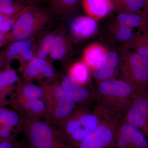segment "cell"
<instances>
[{"label":"cell","mask_w":148,"mask_h":148,"mask_svg":"<svg viewBox=\"0 0 148 148\" xmlns=\"http://www.w3.org/2000/svg\"><path fill=\"white\" fill-rule=\"evenodd\" d=\"M147 32L148 34V24L147 25Z\"/></svg>","instance_id":"d590c367"},{"label":"cell","mask_w":148,"mask_h":148,"mask_svg":"<svg viewBox=\"0 0 148 148\" xmlns=\"http://www.w3.org/2000/svg\"><path fill=\"white\" fill-rule=\"evenodd\" d=\"M82 3L86 12L95 18L107 16L114 8L113 0H82Z\"/></svg>","instance_id":"9a60e30c"},{"label":"cell","mask_w":148,"mask_h":148,"mask_svg":"<svg viewBox=\"0 0 148 148\" xmlns=\"http://www.w3.org/2000/svg\"><path fill=\"white\" fill-rule=\"evenodd\" d=\"M68 52V45L66 38L61 35H56L55 42L49 56L51 59L57 61L62 60Z\"/></svg>","instance_id":"4316f807"},{"label":"cell","mask_w":148,"mask_h":148,"mask_svg":"<svg viewBox=\"0 0 148 148\" xmlns=\"http://www.w3.org/2000/svg\"><path fill=\"white\" fill-rule=\"evenodd\" d=\"M119 122L103 114L97 127L73 148H116Z\"/></svg>","instance_id":"52a82bcc"},{"label":"cell","mask_w":148,"mask_h":148,"mask_svg":"<svg viewBox=\"0 0 148 148\" xmlns=\"http://www.w3.org/2000/svg\"><path fill=\"white\" fill-rule=\"evenodd\" d=\"M22 130L34 148H73L60 128L40 119L24 117Z\"/></svg>","instance_id":"277c9868"},{"label":"cell","mask_w":148,"mask_h":148,"mask_svg":"<svg viewBox=\"0 0 148 148\" xmlns=\"http://www.w3.org/2000/svg\"><path fill=\"white\" fill-rule=\"evenodd\" d=\"M123 120L140 130L148 140V90L135 92Z\"/></svg>","instance_id":"ba28073f"},{"label":"cell","mask_w":148,"mask_h":148,"mask_svg":"<svg viewBox=\"0 0 148 148\" xmlns=\"http://www.w3.org/2000/svg\"><path fill=\"white\" fill-rule=\"evenodd\" d=\"M56 35L55 33H50L44 36L38 47L36 48V57L46 60L55 42Z\"/></svg>","instance_id":"484cf974"},{"label":"cell","mask_w":148,"mask_h":148,"mask_svg":"<svg viewBox=\"0 0 148 148\" xmlns=\"http://www.w3.org/2000/svg\"><path fill=\"white\" fill-rule=\"evenodd\" d=\"M43 91L40 86L32 82L19 81L14 96L25 99H42Z\"/></svg>","instance_id":"d6986e66"},{"label":"cell","mask_w":148,"mask_h":148,"mask_svg":"<svg viewBox=\"0 0 148 148\" xmlns=\"http://www.w3.org/2000/svg\"><path fill=\"white\" fill-rule=\"evenodd\" d=\"M60 83L64 90L79 106L89 107L95 103L94 90L79 84L69 74L63 77Z\"/></svg>","instance_id":"8fae6325"},{"label":"cell","mask_w":148,"mask_h":148,"mask_svg":"<svg viewBox=\"0 0 148 148\" xmlns=\"http://www.w3.org/2000/svg\"><path fill=\"white\" fill-rule=\"evenodd\" d=\"M17 3L23 5L39 6L45 0H15Z\"/></svg>","instance_id":"1f68e13d"},{"label":"cell","mask_w":148,"mask_h":148,"mask_svg":"<svg viewBox=\"0 0 148 148\" xmlns=\"http://www.w3.org/2000/svg\"><path fill=\"white\" fill-rule=\"evenodd\" d=\"M10 106L24 117L40 119L45 116L46 108L42 99H25L14 96Z\"/></svg>","instance_id":"7c38bea8"},{"label":"cell","mask_w":148,"mask_h":148,"mask_svg":"<svg viewBox=\"0 0 148 148\" xmlns=\"http://www.w3.org/2000/svg\"><path fill=\"white\" fill-rule=\"evenodd\" d=\"M18 148H34L32 147H31L30 145L29 146H19V147Z\"/></svg>","instance_id":"e575fe53"},{"label":"cell","mask_w":148,"mask_h":148,"mask_svg":"<svg viewBox=\"0 0 148 148\" xmlns=\"http://www.w3.org/2000/svg\"><path fill=\"white\" fill-rule=\"evenodd\" d=\"M121 79L136 90H148V58L136 51H130L121 59Z\"/></svg>","instance_id":"8992f818"},{"label":"cell","mask_w":148,"mask_h":148,"mask_svg":"<svg viewBox=\"0 0 148 148\" xmlns=\"http://www.w3.org/2000/svg\"><path fill=\"white\" fill-rule=\"evenodd\" d=\"M142 15L148 19V0H145V5L142 12Z\"/></svg>","instance_id":"836d02e7"},{"label":"cell","mask_w":148,"mask_h":148,"mask_svg":"<svg viewBox=\"0 0 148 148\" xmlns=\"http://www.w3.org/2000/svg\"><path fill=\"white\" fill-rule=\"evenodd\" d=\"M46 108L45 121L60 128L75 110L78 105L60 82L40 85Z\"/></svg>","instance_id":"7a4b0ae2"},{"label":"cell","mask_w":148,"mask_h":148,"mask_svg":"<svg viewBox=\"0 0 148 148\" xmlns=\"http://www.w3.org/2000/svg\"><path fill=\"white\" fill-rule=\"evenodd\" d=\"M51 15L39 6H26L10 32L11 41L24 40L34 38L50 21Z\"/></svg>","instance_id":"5b68a950"},{"label":"cell","mask_w":148,"mask_h":148,"mask_svg":"<svg viewBox=\"0 0 148 148\" xmlns=\"http://www.w3.org/2000/svg\"><path fill=\"white\" fill-rule=\"evenodd\" d=\"M35 55H36V48L34 46L31 49L26 51L20 54L18 58L20 62L19 70L22 71L27 64L36 57Z\"/></svg>","instance_id":"f1b7e54d"},{"label":"cell","mask_w":148,"mask_h":148,"mask_svg":"<svg viewBox=\"0 0 148 148\" xmlns=\"http://www.w3.org/2000/svg\"><path fill=\"white\" fill-rule=\"evenodd\" d=\"M24 8L16 13L11 15L0 14V32L4 33L10 32L17 19L23 12Z\"/></svg>","instance_id":"83f0119b"},{"label":"cell","mask_w":148,"mask_h":148,"mask_svg":"<svg viewBox=\"0 0 148 148\" xmlns=\"http://www.w3.org/2000/svg\"><path fill=\"white\" fill-rule=\"evenodd\" d=\"M120 64L118 54L115 51H110L106 53L103 61L93 69V76L99 82L115 79L119 70Z\"/></svg>","instance_id":"5bb4252c"},{"label":"cell","mask_w":148,"mask_h":148,"mask_svg":"<svg viewBox=\"0 0 148 148\" xmlns=\"http://www.w3.org/2000/svg\"><path fill=\"white\" fill-rule=\"evenodd\" d=\"M51 12L56 15L69 14L79 8L82 0H48Z\"/></svg>","instance_id":"44dd1931"},{"label":"cell","mask_w":148,"mask_h":148,"mask_svg":"<svg viewBox=\"0 0 148 148\" xmlns=\"http://www.w3.org/2000/svg\"><path fill=\"white\" fill-rule=\"evenodd\" d=\"M23 116L16 111L6 107L0 108V126L12 128L16 132L22 130Z\"/></svg>","instance_id":"e0dca14e"},{"label":"cell","mask_w":148,"mask_h":148,"mask_svg":"<svg viewBox=\"0 0 148 148\" xmlns=\"http://www.w3.org/2000/svg\"><path fill=\"white\" fill-rule=\"evenodd\" d=\"M120 26L129 28L142 27L148 22L142 13H120L117 17Z\"/></svg>","instance_id":"603a6c76"},{"label":"cell","mask_w":148,"mask_h":148,"mask_svg":"<svg viewBox=\"0 0 148 148\" xmlns=\"http://www.w3.org/2000/svg\"><path fill=\"white\" fill-rule=\"evenodd\" d=\"M133 36L132 30L129 27L124 26H120L116 34L117 38L123 41L130 40Z\"/></svg>","instance_id":"f546056e"},{"label":"cell","mask_w":148,"mask_h":148,"mask_svg":"<svg viewBox=\"0 0 148 148\" xmlns=\"http://www.w3.org/2000/svg\"><path fill=\"white\" fill-rule=\"evenodd\" d=\"M106 54L105 49L99 46L88 47L84 53L85 63L88 67L94 69L103 61Z\"/></svg>","instance_id":"cb8c5ba5"},{"label":"cell","mask_w":148,"mask_h":148,"mask_svg":"<svg viewBox=\"0 0 148 148\" xmlns=\"http://www.w3.org/2000/svg\"><path fill=\"white\" fill-rule=\"evenodd\" d=\"M114 8L120 13H142L145 0H113Z\"/></svg>","instance_id":"7402d4cb"},{"label":"cell","mask_w":148,"mask_h":148,"mask_svg":"<svg viewBox=\"0 0 148 148\" xmlns=\"http://www.w3.org/2000/svg\"><path fill=\"white\" fill-rule=\"evenodd\" d=\"M148 23L140 27V30L133 35L130 40V46L141 55L148 58Z\"/></svg>","instance_id":"ffe728a7"},{"label":"cell","mask_w":148,"mask_h":148,"mask_svg":"<svg viewBox=\"0 0 148 148\" xmlns=\"http://www.w3.org/2000/svg\"><path fill=\"white\" fill-rule=\"evenodd\" d=\"M116 148H148V140L140 130L122 120L118 127Z\"/></svg>","instance_id":"30bf717a"},{"label":"cell","mask_w":148,"mask_h":148,"mask_svg":"<svg viewBox=\"0 0 148 148\" xmlns=\"http://www.w3.org/2000/svg\"><path fill=\"white\" fill-rule=\"evenodd\" d=\"M34 38L24 40L15 41L10 44L2 54L5 62V66L18 56L24 51L31 49L34 46Z\"/></svg>","instance_id":"ac0fdd59"},{"label":"cell","mask_w":148,"mask_h":148,"mask_svg":"<svg viewBox=\"0 0 148 148\" xmlns=\"http://www.w3.org/2000/svg\"><path fill=\"white\" fill-rule=\"evenodd\" d=\"M69 75L79 84L84 86L89 79L88 66L82 62H77L72 66Z\"/></svg>","instance_id":"d4e9b609"},{"label":"cell","mask_w":148,"mask_h":148,"mask_svg":"<svg viewBox=\"0 0 148 148\" xmlns=\"http://www.w3.org/2000/svg\"><path fill=\"white\" fill-rule=\"evenodd\" d=\"M97 24L92 17L81 16L72 23L71 30L73 34L78 38L83 39L92 36L96 32Z\"/></svg>","instance_id":"2e32d148"},{"label":"cell","mask_w":148,"mask_h":148,"mask_svg":"<svg viewBox=\"0 0 148 148\" xmlns=\"http://www.w3.org/2000/svg\"><path fill=\"white\" fill-rule=\"evenodd\" d=\"M95 108L102 113L120 121L126 114L136 90L122 79L99 82L94 89Z\"/></svg>","instance_id":"6da1fadb"},{"label":"cell","mask_w":148,"mask_h":148,"mask_svg":"<svg viewBox=\"0 0 148 148\" xmlns=\"http://www.w3.org/2000/svg\"><path fill=\"white\" fill-rule=\"evenodd\" d=\"M19 81L16 72L9 64L6 65L5 69L0 72V108L10 105Z\"/></svg>","instance_id":"4fadbf2b"},{"label":"cell","mask_w":148,"mask_h":148,"mask_svg":"<svg viewBox=\"0 0 148 148\" xmlns=\"http://www.w3.org/2000/svg\"><path fill=\"white\" fill-rule=\"evenodd\" d=\"M103 115L95 107L91 110L88 106H78L59 128L73 148L95 130Z\"/></svg>","instance_id":"3957f363"},{"label":"cell","mask_w":148,"mask_h":148,"mask_svg":"<svg viewBox=\"0 0 148 148\" xmlns=\"http://www.w3.org/2000/svg\"><path fill=\"white\" fill-rule=\"evenodd\" d=\"M10 40V32L4 33L0 32V48L7 42Z\"/></svg>","instance_id":"d6a6232c"},{"label":"cell","mask_w":148,"mask_h":148,"mask_svg":"<svg viewBox=\"0 0 148 148\" xmlns=\"http://www.w3.org/2000/svg\"><path fill=\"white\" fill-rule=\"evenodd\" d=\"M22 72L25 81L37 80L41 85L58 82V75L52 65L45 59L37 57L31 60Z\"/></svg>","instance_id":"9c48e42d"},{"label":"cell","mask_w":148,"mask_h":148,"mask_svg":"<svg viewBox=\"0 0 148 148\" xmlns=\"http://www.w3.org/2000/svg\"><path fill=\"white\" fill-rule=\"evenodd\" d=\"M19 147L15 139L0 142V148H18Z\"/></svg>","instance_id":"4dcf8cb0"},{"label":"cell","mask_w":148,"mask_h":148,"mask_svg":"<svg viewBox=\"0 0 148 148\" xmlns=\"http://www.w3.org/2000/svg\"></svg>","instance_id":"8d00e7d4"}]
</instances>
